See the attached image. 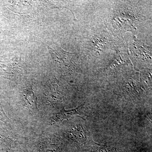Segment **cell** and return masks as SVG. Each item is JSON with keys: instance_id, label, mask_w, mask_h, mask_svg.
<instances>
[{"instance_id": "cell-1", "label": "cell", "mask_w": 152, "mask_h": 152, "mask_svg": "<svg viewBox=\"0 0 152 152\" xmlns=\"http://www.w3.org/2000/svg\"><path fill=\"white\" fill-rule=\"evenodd\" d=\"M50 54L51 55L53 60L59 64L60 67H67L69 68L70 70L72 69V65H73L72 61L71 55L72 53H69L64 51L62 49H58L57 50L53 49L48 47Z\"/></svg>"}, {"instance_id": "cell-2", "label": "cell", "mask_w": 152, "mask_h": 152, "mask_svg": "<svg viewBox=\"0 0 152 152\" xmlns=\"http://www.w3.org/2000/svg\"><path fill=\"white\" fill-rule=\"evenodd\" d=\"M81 108V106L79 107L75 110H64L59 113H57L52 118L51 121V124H55L61 123L64 120L70 118L73 115L80 114V113Z\"/></svg>"}, {"instance_id": "cell-3", "label": "cell", "mask_w": 152, "mask_h": 152, "mask_svg": "<svg viewBox=\"0 0 152 152\" xmlns=\"http://www.w3.org/2000/svg\"><path fill=\"white\" fill-rule=\"evenodd\" d=\"M25 104L30 110L37 109V99L32 89L28 90L24 94Z\"/></svg>"}, {"instance_id": "cell-4", "label": "cell", "mask_w": 152, "mask_h": 152, "mask_svg": "<svg viewBox=\"0 0 152 152\" xmlns=\"http://www.w3.org/2000/svg\"><path fill=\"white\" fill-rule=\"evenodd\" d=\"M14 144L8 137L0 136V152H12Z\"/></svg>"}, {"instance_id": "cell-5", "label": "cell", "mask_w": 152, "mask_h": 152, "mask_svg": "<svg viewBox=\"0 0 152 152\" xmlns=\"http://www.w3.org/2000/svg\"><path fill=\"white\" fill-rule=\"evenodd\" d=\"M88 148L92 152H118L115 148L98 145L94 142L91 143Z\"/></svg>"}, {"instance_id": "cell-6", "label": "cell", "mask_w": 152, "mask_h": 152, "mask_svg": "<svg viewBox=\"0 0 152 152\" xmlns=\"http://www.w3.org/2000/svg\"><path fill=\"white\" fill-rule=\"evenodd\" d=\"M9 119L7 116L6 115L5 112L4 111L2 106L1 104V102H0V121L4 122H6Z\"/></svg>"}]
</instances>
